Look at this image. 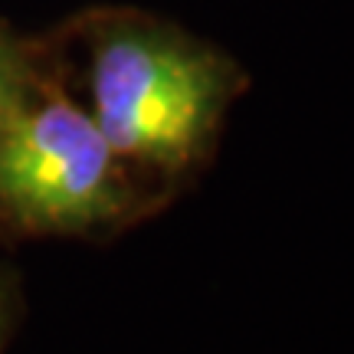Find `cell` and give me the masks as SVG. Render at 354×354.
Listing matches in <instances>:
<instances>
[{
	"label": "cell",
	"instance_id": "3957f363",
	"mask_svg": "<svg viewBox=\"0 0 354 354\" xmlns=\"http://www.w3.org/2000/svg\"><path fill=\"white\" fill-rule=\"evenodd\" d=\"M26 95H30V88H26L24 63H20L17 50L7 43V37L0 33V131L7 125V118L26 102Z\"/></svg>",
	"mask_w": 354,
	"mask_h": 354
},
{
	"label": "cell",
	"instance_id": "277c9868",
	"mask_svg": "<svg viewBox=\"0 0 354 354\" xmlns=\"http://www.w3.org/2000/svg\"><path fill=\"white\" fill-rule=\"evenodd\" d=\"M10 325H13V289H10V276L0 269V348H3L7 335H10Z\"/></svg>",
	"mask_w": 354,
	"mask_h": 354
},
{
	"label": "cell",
	"instance_id": "7a4b0ae2",
	"mask_svg": "<svg viewBox=\"0 0 354 354\" xmlns=\"http://www.w3.org/2000/svg\"><path fill=\"white\" fill-rule=\"evenodd\" d=\"M125 174L92 112L53 95L26 102L0 131V214L33 233H92L138 210Z\"/></svg>",
	"mask_w": 354,
	"mask_h": 354
},
{
	"label": "cell",
	"instance_id": "6da1fadb",
	"mask_svg": "<svg viewBox=\"0 0 354 354\" xmlns=\"http://www.w3.org/2000/svg\"><path fill=\"white\" fill-rule=\"evenodd\" d=\"M92 118L125 165L177 177L214 148L233 66L167 26L118 24L92 46Z\"/></svg>",
	"mask_w": 354,
	"mask_h": 354
}]
</instances>
